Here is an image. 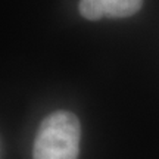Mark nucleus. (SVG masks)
Masks as SVG:
<instances>
[{
    "label": "nucleus",
    "instance_id": "nucleus-2",
    "mask_svg": "<svg viewBox=\"0 0 159 159\" xmlns=\"http://www.w3.org/2000/svg\"><path fill=\"white\" fill-rule=\"evenodd\" d=\"M143 0H80V13L89 19L97 21L103 16L127 18L140 11Z\"/></svg>",
    "mask_w": 159,
    "mask_h": 159
},
{
    "label": "nucleus",
    "instance_id": "nucleus-1",
    "mask_svg": "<svg viewBox=\"0 0 159 159\" xmlns=\"http://www.w3.org/2000/svg\"><path fill=\"white\" fill-rule=\"evenodd\" d=\"M81 125L69 111H56L46 116L34 140L33 159H77Z\"/></svg>",
    "mask_w": 159,
    "mask_h": 159
}]
</instances>
